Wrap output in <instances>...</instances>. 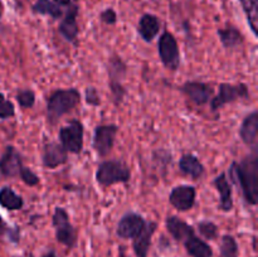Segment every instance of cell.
I'll list each match as a JSON object with an SVG mask.
<instances>
[{
  "label": "cell",
  "mask_w": 258,
  "mask_h": 257,
  "mask_svg": "<svg viewBox=\"0 0 258 257\" xmlns=\"http://www.w3.org/2000/svg\"><path fill=\"white\" fill-rule=\"evenodd\" d=\"M228 173L232 181L242 190L244 201L251 206H256L258 202L257 150H253V153L244 158L241 163L233 161Z\"/></svg>",
  "instance_id": "obj_1"
},
{
  "label": "cell",
  "mask_w": 258,
  "mask_h": 257,
  "mask_svg": "<svg viewBox=\"0 0 258 257\" xmlns=\"http://www.w3.org/2000/svg\"><path fill=\"white\" fill-rule=\"evenodd\" d=\"M81 95L76 88L57 90L47 98V118L54 125L62 116L67 115L80 103Z\"/></svg>",
  "instance_id": "obj_2"
},
{
  "label": "cell",
  "mask_w": 258,
  "mask_h": 257,
  "mask_svg": "<svg viewBox=\"0 0 258 257\" xmlns=\"http://www.w3.org/2000/svg\"><path fill=\"white\" fill-rule=\"evenodd\" d=\"M130 178V168L121 160L102 161L96 171V180L102 186H110L116 183H127Z\"/></svg>",
  "instance_id": "obj_3"
},
{
  "label": "cell",
  "mask_w": 258,
  "mask_h": 257,
  "mask_svg": "<svg viewBox=\"0 0 258 257\" xmlns=\"http://www.w3.org/2000/svg\"><path fill=\"white\" fill-rule=\"evenodd\" d=\"M52 223L55 229L57 241L67 248H73L77 243V232H76L75 227L71 224L67 211L60 208V207H57L54 209V213H53Z\"/></svg>",
  "instance_id": "obj_4"
},
{
  "label": "cell",
  "mask_w": 258,
  "mask_h": 257,
  "mask_svg": "<svg viewBox=\"0 0 258 257\" xmlns=\"http://www.w3.org/2000/svg\"><path fill=\"white\" fill-rule=\"evenodd\" d=\"M158 52L164 67L176 71L180 66V50L175 37L169 30H164L158 42Z\"/></svg>",
  "instance_id": "obj_5"
},
{
  "label": "cell",
  "mask_w": 258,
  "mask_h": 257,
  "mask_svg": "<svg viewBox=\"0 0 258 257\" xmlns=\"http://www.w3.org/2000/svg\"><path fill=\"white\" fill-rule=\"evenodd\" d=\"M59 140L67 153L80 154L83 149V125L78 120H71L60 127Z\"/></svg>",
  "instance_id": "obj_6"
},
{
  "label": "cell",
  "mask_w": 258,
  "mask_h": 257,
  "mask_svg": "<svg viewBox=\"0 0 258 257\" xmlns=\"http://www.w3.org/2000/svg\"><path fill=\"white\" fill-rule=\"evenodd\" d=\"M249 91L244 83L238 85H231V83H222L219 86L218 95L212 97L211 107L213 111L219 110L227 103H232L241 98H248Z\"/></svg>",
  "instance_id": "obj_7"
},
{
  "label": "cell",
  "mask_w": 258,
  "mask_h": 257,
  "mask_svg": "<svg viewBox=\"0 0 258 257\" xmlns=\"http://www.w3.org/2000/svg\"><path fill=\"white\" fill-rule=\"evenodd\" d=\"M118 127L116 125H100L93 134V149L100 156H106L111 153Z\"/></svg>",
  "instance_id": "obj_8"
},
{
  "label": "cell",
  "mask_w": 258,
  "mask_h": 257,
  "mask_svg": "<svg viewBox=\"0 0 258 257\" xmlns=\"http://www.w3.org/2000/svg\"><path fill=\"white\" fill-rule=\"evenodd\" d=\"M145 224L146 221L143 216L135 213V212H127L118 221L117 227H116V234L120 238L134 239L145 227Z\"/></svg>",
  "instance_id": "obj_9"
},
{
  "label": "cell",
  "mask_w": 258,
  "mask_h": 257,
  "mask_svg": "<svg viewBox=\"0 0 258 257\" xmlns=\"http://www.w3.org/2000/svg\"><path fill=\"white\" fill-rule=\"evenodd\" d=\"M197 189L193 185H178L171 189L169 202L179 212L190 211L196 204Z\"/></svg>",
  "instance_id": "obj_10"
},
{
  "label": "cell",
  "mask_w": 258,
  "mask_h": 257,
  "mask_svg": "<svg viewBox=\"0 0 258 257\" xmlns=\"http://www.w3.org/2000/svg\"><path fill=\"white\" fill-rule=\"evenodd\" d=\"M179 90L188 98H190L196 105L202 106L208 103L214 95V90L211 85L199 81H189L181 85Z\"/></svg>",
  "instance_id": "obj_11"
},
{
  "label": "cell",
  "mask_w": 258,
  "mask_h": 257,
  "mask_svg": "<svg viewBox=\"0 0 258 257\" xmlns=\"http://www.w3.org/2000/svg\"><path fill=\"white\" fill-rule=\"evenodd\" d=\"M22 166L23 160L19 151L14 146H7L0 158V174L5 178H15L19 175Z\"/></svg>",
  "instance_id": "obj_12"
},
{
  "label": "cell",
  "mask_w": 258,
  "mask_h": 257,
  "mask_svg": "<svg viewBox=\"0 0 258 257\" xmlns=\"http://www.w3.org/2000/svg\"><path fill=\"white\" fill-rule=\"evenodd\" d=\"M68 153L62 144L50 141L44 145L43 149V165L48 169H54L57 166L67 163Z\"/></svg>",
  "instance_id": "obj_13"
},
{
  "label": "cell",
  "mask_w": 258,
  "mask_h": 257,
  "mask_svg": "<svg viewBox=\"0 0 258 257\" xmlns=\"http://www.w3.org/2000/svg\"><path fill=\"white\" fill-rule=\"evenodd\" d=\"M156 229H158L156 222H146L145 227L141 229L140 233L133 239V248L135 257H148L153 236Z\"/></svg>",
  "instance_id": "obj_14"
},
{
  "label": "cell",
  "mask_w": 258,
  "mask_h": 257,
  "mask_svg": "<svg viewBox=\"0 0 258 257\" xmlns=\"http://www.w3.org/2000/svg\"><path fill=\"white\" fill-rule=\"evenodd\" d=\"M77 14H78V7L76 4H71L68 7L67 12H66L64 18L62 19V22L59 23V30L60 35L64 38L68 42H76V38H77L78 32V23H77Z\"/></svg>",
  "instance_id": "obj_15"
},
{
  "label": "cell",
  "mask_w": 258,
  "mask_h": 257,
  "mask_svg": "<svg viewBox=\"0 0 258 257\" xmlns=\"http://www.w3.org/2000/svg\"><path fill=\"white\" fill-rule=\"evenodd\" d=\"M257 134H258V112L256 110L244 117L239 128V136L246 145L251 146L252 150H257Z\"/></svg>",
  "instance_id": "obj_16"
},
{
  "label": "cell",
  "mask_w": 258,
  "mask_h": 257,
  "mask_svg": "<svg viewBox=\"0 0 258 257\" xmlns=\"http://www.w3.org/2000/svg\"><path fill=\"white\" fill-rule=\"evenodd\" d=\"M160 32V20L156 15L146 13L140 18L138 24V33L145 42H153Z\"/></svg>",
  "instance_id": "obj_17"
},
{
  "label": "cell",
  "mask_w": 258,
  "mask_h": 257,
  "mask_svg": "<svg viewBox=\"0 0 258 257\" xmlns=\"http://www.w3.org/2000/svg\"><path fill=\"white\" fill-rule=\"evenodd\" d=\"M181 243L185 247V251L190 257H213V248L211 244L198 237L196 232L189 234Z\"/></svg>",
  "instance_id": "obj_18"
},
{
  "label": "cell",
  "mask_w": 258,
  "mask_h": 257,
  "mask_svg": "<svg viewBox=\"0 0 258 257\" xmlns=\"http://www.w3.org/2000/svg\"><path fill=\"white\" fill-rule=\"evenodd\" d=\"M214 186L219 193V209L223 212H229L233 208V198H232V186L227 179L226 173H221L214 179Z\"/></svg>",
  "instance_id": "obj_19"
},
{
  "label": "cell",
  "mask_w": 258,
  "mask_h": 257,
  "mask_svg": "<svg viewBox=\"0 0 258 257\" xmlns=\"http://www.w3.org/2000/svg\"><path fill=\"white\" fill-rule=\"evenodd\" d=\"M179 169H180L181 173L190 176L194 180L202 178L206 173V169H204L202 161L193 154H184L181 156L180 160H179Z\"/></svg>",
  "instance_id": "obj_20"
},
{
  "label": "cell",
  "mask_w": 258,
  "mask_h": 257,
  "mask_svg": "<svg viewBox=\"0 0 258 257\" xmlns=\"http://www.w3.org/2000/svg\"><path fill=\"white\" fill-rule=\"evenodd\" d=\"M166 229H168L169 233L173 236V238L178 242H183L189 234L194 233V228L188 224L186 222H184L183 219H180L179 217L170 216L166 218Z\"/></svg>",
  "instance_id": "obj_21"
},
{
  "label": "cell",
  "mask_w": 258,
  "mask_h": 257,
  "mask_svg": "<svg viewBox=\"0 0 258 257\" xmlns=\"http://www.w3.org/2000/svg\"><path fill=\"white\" fill-rule=\"evenodd\" d=\"M126 72H127V67H126L125 62L121 59L120 55L112 54L108 59L107 63V73H108V85H122V80L125 78Z\"/></svg>",
  "instance_id": "obj_22"
},
{
  "label": "cell",
  "mask_w": 258,
  "mask_h": 257,
  "mask_svg": "<svg viewBox=\"0 0 258 257\" xmlns=\"http://www.w3.org/2000/svg\"><path fill=\"white\" fill-rule=\"evenodd\" d=\"M218 37L221 39L222 44L227 49H232V48H236L238 45H241L243 43L244 37L241 33V30L237 29L233 25H228L226 28H222L218 29Z\"/></svg>",
  "instance_id": "obj_23"
},
{
  "label": "cell",
  "mask_w": 258,
  "mask_h": 257,
  "mask_svg": "<svg viewBox=\"0 0 258 257\" xmlns=\"http://www.w3.org/2000/svg\"><path fill=\"white\" fill-rule=\"evenodd\" d=\"M0 206L7 211H19L24 206V201L10 186H3L0 189Z\"/></svg>",
  "instance_id": "obj_24"
},
{
  "label": "cell",
  "mask_w": 258,
  "mask_h": 257,
  "mask_svg": "<svg viewBox=\"0 0 258 257\" xmlns=\"http://www.w3.org/2000/svg\"><path fill=\"white\" fill-rule=\"evenodd\" d=\"M32 10L34 14L49 15V17H52L53 19H58V18L62 17L63 14L59 5L53 3L52 0H37V2L33 4Z\"/></svg>",
  "instance_id": "obj_25"
},
{
  "label": "cell",
  "mask_w": 258,
  "mask_h": 257,
  "mask_svg": "<svg viewBox=\"0 0 258 257\" xmlns=\"http://www.w3.org/2000/svg\"><path fill=\"white\" fill-rule=\"evenodd\" d=\"M246 14L247 22L254 37H257V22H258V0H239Z\"/></svg>",
  "instance_id": "obj_26"
},
{
  "label": "cell",
  "mask_w": 258,
  "mask_h": 257,
  "mask_svg": "<svg viewBox=\"0 0 258 257\" xmlns=\"http://www.w3.org/2000/svg\"><path fill=\"white\" fill-rule=\"evenodd\" d=\"M221 257H238V244L231 234H224L222 237Z\"/></svg>",
  "instance_id": "obj_27"
},
{
  "label": "cell",
  "mask_w": 258,
  "mask_h": 257,
  "mask_svg": "<svg viewBox=\"0 0 258 257\" xmlns=\"http://www.w3.org/2000/svg\"><path fill=\"white\" fill-rule=\"evenodd\" d=\"M198 232L201 233L202 237H204L208 241H213L218 237V227L211 221L198 222Z\"/></svg>",
  "instance_id": "obj_28"
},
{
  "label": "cell",
  "mask_w": 258,
  "mask_h": 257,
  "mask_svg": "<svg viewBox=\"0 0 258 257\" xmlns=\"http://www.w3.org/2000/svg\"><path fill=\"white\" fill-rule=\"evenodd\" d=\"M17 101L20 107L30 108L35 103V93L32 90H20L17 93Z\"/></svg>",
  "instance_id": "obj_29"
},
{
  "label": "cell",
  "mask_w": 258,
  "mask_h": 257,
  "mask_svg": "<svg viewBox=\"0 0 258 257\" xmlns=\"http://www.w3.org/2000/svg\"><path fill=\"white\" fill-rule=\"evenodd\" d=\"M15 115V107L14 103L12 101L8 100L5 97L4 93L0 92V118L5 120V118H10Z\"/></svg>",
  "instance_id": "obj_30"
},
{
  "label": "cell",
  "mask_w": 258,
  "mask_h": 257,
  "mask_svg": "<svg viewBox=\"0 0 258 257\" xmlns=\"http://www.w3.org/2000/svg\"><path fill=\"white\" fill-rule=\"evenodd\" d=\"M19 176L28 186H35L37 184H39V176L35 173H33L27 166H22L19 171Z\"/></svg>",
  "instance_id": "obj_31"
},
{
  "label": "cell",
  "mask_w": 258,
  "mask_h": 257,
  "mask_svg": "<svg viewBox=\"0 0 258 257\" xmlns=\"http://www.w3.org/2000/svg\"><path fill=\"white\" fill-rule=\"evenodd\" d=\"M86 102L91 106H98L101 103L100 95L95 87L86 88Z\"/></svg>",
  "instance_id": "obj_32"
},
{
  "label": "cell",
  "mask_w": 258,
  "mask_h": 257,
  "mask_svg": "<svg viewBox=\"0 0 258 257\" xmlns=\"http://www.w3.org/2000/svg\"><path fill=\"white\" fill-rule=\"evenodd\" d=\"M100 19L102 20V23H105V24L112 25L117 22V14H116V12L113 9L107 8V9H105L103 12H101Z\"/></svg>",
  "instance_id": "obj_33"
},
{
  "label": "cell",
  "mask_w": 258,
  "mask_h": 257,
  "mask_svg": "<svg viewBox=\"0 0 258 257\" xmlns=\"http://www.w3.org/2000/svg\"><path fill=\"white\" fill-rule=\"evenodd\" d=\"M8 231H9V228H8L7 223H5V222H4L3 217L0 216V237L4 236V234H7Z\"/></svg>",
  "instance_id": "obj_34"
},
{
  "label": "cell",
  "mask_w": 258,
  "mask_h": 257,
  "mask_svg": "<svg viewBox=\"0 0 258 257\" xmlns=\"http://www.w3.org/2000/svg\"><path fill=\"white\" fill-rule=\"evenodd\" d=\"M53 3H55L57 5H59V7H70L72 3H71V0H52Z\"/></svg>",
  "instance_id": "obj_35"
},
{
  "label": "cell",
  "mask_w": 258,
  "mask_h": 257,
  "mask_svg": "<svg viewBox=\"0 0 258 257\" xmlns=\"http://www.w3.org/2000/svg\"><path fill=\"white\" fill-rule=\"evenodd\" d=\"M3 14H4V4H3V2L0 0V20H2Z\"/></svg>",
  "instance_id": "obj_36"
},
{
  "label": "cell",
  "mask_w": 258,
  "mask_h": 257,
  "mask_svg": "<svg viewBox=\"0 0 258 257\" xmlns=\"http://www.w3.org/2000/svg\"><path fill=\"white\" fill-rule=\"evenodd\" d=\"M42 257H57V256H55L54 252H53V251H49V252H47V253L43 254Z\"/></svg>",
  "instance_id": "obj_37"
}]
</instances>
